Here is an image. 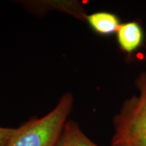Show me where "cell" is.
Segmentation results:
<instances>
[{
    "label": "cell",
    "instance_id": "7a4b0ae2",
    "mask_svg": "<svg viewBox=\"0 0 146 146\" xmlns=\"http://www.w3.org/2000/svg\"><path fill=\"white\" fill-rule=\"evenodd\" d=\"M137 94L123 101L113 119L111 146H146V72L135 80Z\"/></svg>",
    "mask_w": 146,
    "mask_h": 146
},
{
    "label": "cell",
    "instance_id": "3957f363",
    "mask_svg": "<svg viewBox=\"0 0 146 146\" xmlns=\"http://www.w3.org/2000/svg\"><path fill=\"white\" fill-rule=\"evenodd\" d=\"M16 3L38 17L45 16L50 11H59L86 22L89 15L83 3L77 0H20Z\"/></svg>",
    "mask_w": 146,
    "mask_h": 146
},
{
    "label": "cell",
    "instance_id": "8992f818",
    "mask_svg": "<svg viewBox=\"0 0 146 146\" xmlns=\"http://www.w3.org/2000/svg\"><path fill=\"white\" fill-rule=\"evenodd\" d=\"M57 146H99L85 135L78 123L68 119Z\"/></svg>",
    "mask_w": 146,
    "mask_h": 146
},
{
    "label": "cell",
    "instance_id": "5b68a950",
    "mask_svg": "<svg viewBox=\"0 0 146 146\" xmlns=\"http://www.w3.org/2000/svg\"><path fill=\"white\" fill-rule=\"evenodd\" d=\"M86 22L94 32L102 36L116 33L121 25L118 16L107 11H98L88 15Z\"/></svg>",
    "mask_w": 146,
    "mask_h": 146
},
{
    "label": "cell",
    "instance_id": "52a82bcc",
    "mask_svg": "<svg viewBox=\"0 0 146 146\" xmlns=\"http://www.w3.org/2000/svg\"><path fill=\"white\" fill-rule=\"evenodd\" d=\"M16 127H0V146H6L13 135Z\"/></svg>",
    "mask_w": 146,
    "mask_h": 146
},
{
    "label": "cell",
    "instance_id": "277c9868",
    "mask_svg": "<svg viewBox=\"0 0 146 146\" xmlns=\"http://www.w3.org/2000/svg\"><path fill=\"white\" fill-rule=\"evenodd\" d=\"M115 34L121 50L127 54H131L139 50L145 40L144 30L136 21L121 23Z\"/></svg>",
    "mask_w": 146,
    "mask_h": 146
},
{
    "label": "cell",
    "instance_id": "6da1fadb",
    "mask_svg": "<svg viewBox=\"0 0 146 146\" xmlns=\"http://www.w3.org/2000/svg\"><path fill=\"white\" fill-rule=\"evenodd\" d=\"M73 106V94H63L46 115L33 117L16 127L6 146H57Z\"/></svg>",
    "mask_w": 146,
    "mask_h": 146
}]
</instances>
